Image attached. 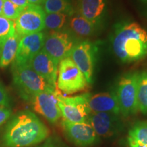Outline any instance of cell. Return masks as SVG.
<instances>
[{"label":"cell","mask_w":147,"mask_h":147,"mask_svg":"<svg viewBox=\"0 0 147 147\" xmlns=\"http://www.w3.org/2000/svg\"><path fill=\"white\" fill-rule=\"evenodd\" d=\"M61 126L67 139L77 146L89 147L100 141V137L87 121L71 123L63 119Z\"/></svg>","instance_id":"obj_10"},{"label":"cell","mask_w":147,"mask_h":147,"mask_svg":"<svg viewBox=\"0 0 147 147\" xmlns=\"http://www.w3.org/2000/svg\"><path fill=\"white\" fill-rule=\"evenodd\" d=\"M10 105V100L9 95L2 85L0 84V106L9 107Z\"/></svg>","instance_id":"obj_27"},{"label":"cell","mask_w":147,"mask_h":147,"mask_svg":"<svg viewBox=\"0 0 147 147\" xmlns=\"http://www.w3.org/2000/svg\"><path fill=\"white\" fill-rule=\"evenodd\" d=\"M14 21L9 20L0 16V49L5 42L15 34Z\"/></svg>","instance_id":"obj_23"},{"label":"cell","mask_w":147,"mask_h":147,"mask_svg":"<svg viewBox=\"0 0 147 147\" xmlns=\"http://www.w3.org/2000/svg\"><path fill=\"white\" fill-rule=\"evenodd\" d=\"M14 5L18 6V8H21L22 9H25L26 7L30 4L28 0H9Z\"/></svg>","instance_id":"obj_29"},{"label":"cell","mask_w":147,"mask_h":147,"mask_svg":"<svg viewBox=\"0 0 147 147\" xmlns=\"http://www.w3.org/2000/svg\"><path fill=\"white\" fill-rule=\"evenodd\" d=\"M119 115L107 113H91L87 119L99 137L110 138L122 131L123 123Z\"/></svg>","instance_id":"obj_11"},{"label":"cell","mask_w":147,"mask_h":147,"mask_svg":"<svg viewBox=\"0 0 147 147\" xmlns=\"http://www.w3.org/2000/svg\"><path fill=\"white\" fill-rule=\"evenodd\" d=\"M70 16L65 13L46 14L45 18V28L52 32L64 29L65 25L68 24Z\"/></svg>","instance_id":"obj_22"},{"label":"cell","mask_w":147,"mask_h":147,"mask_svg":"<svg viewBox=\"0 0 147 147\" xmlns=\"http://www.w3.org/2000/svg\"><path fill=\"white\" fill-rule=\"evenodd\" d=\"M137 102L138 111L142 115L147 116V70L139 72Z\"/></svg>","instance_id":"obj_21"},{"label":"cell","mask_w":147,"mask_h":147,"mask_svg":"<svg viewBox=\"0 0 147 147\" xmlns=\"http://www.w3.org/2000/svg\"><path fill=\"white\" fill-rule=\"evenodd\" d=\"M91 113H107L120 115L118 99L115 90L102 93H85Z\"/></svg>","instance_id":"obj_16"},{"label":"cell","mask_w":147,"mask_h":147,"mask_svg":"<svg viewBox=\"0 0 147 147\" xmlns=\"http://www.w3.org/2000/svg\"><path fill=\"white\" fill-rule=\"evenodd\" d=\"M129 147H147V121L135 123L128 132Z\"/></svg>","instance_id":"obj_19"},{"label":"cell","mask_w":147,"mask_h":147,"mask_svg":"<svg viewBox=\"0 0 147 147\" xmlns=\"http://www.w3.org/2000/svg\"><path fill=\"white\" fill-rule=\"evenodd\" d=\"M24 9L18 8L9 0H4L1 12V16L9 20L15 21Z\"/></svg>","instance_id":"obj_24"},{"label":"cell","mask_w":147,"mask_h":147,"mask_svg":"<svg viewBox=\"0 0 147 147\" xmlns=\"http://www.w3.org/2000/svg\"><path fill=\"white\" fill-rule=\"evenodd\" d=\"M49 131L37 116L29 110L14 116L3 136L5 147H28L38 144L49 137Z\"/></svg>","instance_id":"obj_2"},{"label":"cell","mask_w":147,"mask_h":147,"mask_svg":"<svg viewBox=\"0 0 147 147\" xmlns=\"http://www.w3.org/2000/svg\"><path fill=\"white\" fill-rule=\"evenodd\" d=\"M57 98L63 120L71 123L87 122L91 112L88 106L85 93L67 97L57 91Z\"/></svg>","instance_id":"obj_8"},{"label":"cell","mask_w":147,"mask_h":147,"mask_svg":"<svg viewBox=\"0 0 147 147\" xmlns=\"http://www.w3.org/2000/svg\"><path fill=\"white\" fill-rule=\"evenodd\" d=\"M139 72L131 71L119 79L116 88L120 114L125 117L136 115L138 112L137 102L138 80Z\"/></svg>","instance_id":"obj_4"},{"label":"cell","mask_w":147,"mask_h":147,"mask_svg":"<svg viewBox=\"0 0 147 147\" xmlns=\"http://www.w3.org/2000/svg\"><path fill=\"white\" fill-rule=\"evenodd\" d=\"M29 65L50 85L57 87L59 63L49 56L43 49L32 59Z\"/></svg>","instance_id":"obj_15"},{"label":"cell","mask_w":147,"mask_h":147,"mask_svg":"<svg viewBox=\"0 0 147 147\" xmlns=\"http://www.w3.org/2000/svg\"><path fill=\"white\" fill-rule=\"evenodd\" d=\"M88 84L84 74L70 58L61 61L57 79L59 91L67 95L74 94L87 89Z\"/></svg>","instance_id":"obj_5"},{"label":"cell","mask_w":147,"mask_h":147,"mask_svg":"<svg viewBox=\"0 0 147 147\" xmlns=\"http://www.w3.org/2000/svg\"><path fill=\"white\" fill-rule=\"evenodd\" d=\"M12 114V110L9 107L0 106V126L8 121Z\"/></svg>","instance_id":"obj_26"},{"label":"cell","mask_w":147,"mask_h":147,"mask_svg":"<svg viewBox=\"0 0 147 147\" xmlns=\"http://www.w3.org/2000/svg\"><path fill=\"white\" fill-rule=\"evenodd\" d=\"M80 41L70 30L51 32L45 37L42 49L59 63L64 59L70 57L71 51Z\"/></svg>","instance_id":"obj_6"},{"label":"cell","mask_w":147,"mask_h":147,"mask_svg":"<svg viewBox=\"0 0 147 147\" xmlns=\"http://www.w3.org/2000/svg\"><path fill=\"white\" fill-rule=\"evenodd\" d=\"M98 45L89 40H81L75 45L69 58L82 71L88 84L93 82L98 55Z\"/></svg>","instance_id":"obj_7"},{"label":"cell","mask_w":147,"mask_h":147,"mask_svg":"<svg viewBox=\"0 0 147 147\" xmlns=\"http://www.w3.org/2000/svg\"><path fill=\"white\" fill-rule=\"evenodd\" d=\"M140 14L147 19V0H133Z\"/></svg>","instance_id":"obj_28"},{"label":"cell","mask_w":147,"mask_h":147,"mask_svg":"<svg viewBox=\"0 0 147 147\" xmlns=\"http://www.w3.org/2000/svg\"><path fill=\"white\" fill-rule=\"evenodd\" d=\"M45 37L43 32L22 37L18 43L17 53L13 65H23L30 63L32 59L43 48Z\"/></svg>","instance_id":"obj_14"},{"label":"cell","mask_w":147,"mask_h":147,"mask_svg":"<svg viewBox=\"0 0 147 147\" xmlns=\"http://www.w3.org/2000/svg\"><path fill=\"white\" fill-rule=\"evenodd\" d=\"M29 2L32 4H35V5H40L43 4L45 0H28Z\"/></svg>","instance_id":"obj_30"},{"label":"cell","mask_w":147,"mask_h":147,"mask_svg":"<svg viewBox=\"0 0 147 147\" xmlns=\"http://www.w3.org/2000/svg\"><path fill=\"white\" fill-rule=\"evenodd\" d=\"M3 1H4V0H0V16L1 15V12H2Z\"/></svg>","instance_id":"obj_31"},{"label":"cell","mask_w":147,"mask_h":147,"mask_svg":"<svg viewBox=\"0 0 147 147\" xmlns=\"http://www.w3.org/2000/svg\"><path fill=\"white\" fill-rule=\"evenodd\" d=\"M110 45L122 63L138 61L147 56V31L136 22L120 21L113 27Z\"/></svg>","instance_id":"obj_1"},{"label":"cell","mask_w":147,"mask_h":147,"mask_svg":"<svg viewBox=\"0 0 147 147\" xmlns=\"http://www.w3.org/2000/svg\"><path fill=\"white\" fill-rule=\"evenodd\" d=\"M42 8L46 14L65 13L71 16L76 12L70 0H45Z\"/></svg>","instance_id":"obj_20"},{"label":"cell","mask_w":147,"mask_h":147,"mask_svg":"<svg viewBox=\"0 0 147 147\" xmlns=\"http://www.w3.org/2000/svg\"><path fill=\"white\" fill-rule=\"evenodd\" d=\"M43 144L37 147H67L63 142L54 138H47Z\"/></svg>","instance_id":"obj_25"},{"label":"cell","mask_w":147,"mask_h":147,"mask_svg":"<svg viewBox=\"0 0 147 147\" xmlns=\"http://www.w3.org/2000/svg\"><path fill=\"white\" fill-rule=\"evenodd\" d=\"M57 91L56 90L55 91L40 92L32 96L29 100L33 109L51 123H55L61 117L57 98Z\"/></svg>","instance_id":"obj_12"},{"label":"cell","mask_w":147,"mask_h":147,"mask_svg":"<svg viewBox=\"0 0 147 147\" xmlns=\"http://www.w3.org/2000/svg\"><path fill=\"white\" fill-rule=\"evenodd\" d=\"M68 25L71 32L80 38L91 37L99 31L94 25L77 12L69 17Z\"/></svg>","instance_id":"obj_17"},{"label":"cell","mask_w":147,"mask_h":147,"mask_svg":"<svg viewBox=\"0 0 147 147\" xmlns=\"http://www.w3.org/2000/svg\"><path fill=\"white\" fill-rule=\"evenodd\" d=\"M45 12L41 5L30 3L14 21L16 33L21 38L42 32L45 28Z\"/></svg>","instance_id":"obj_9"},{"label":"cell","mask_w":147,"mask_h":147,"mask_svg":"<svg viewBox=\"0 0 147 147\" xmlns=\"http://www.w3.org/2000/svg\"><path fill=\"white\" fill-rule=\"evenodd\" d=\"M21 38L15 32L3 44L0 49V67L4 68L8 67L11 63L14 61Z\"/></svg>","instance_id":"obj_18"},{"label":"cell","mask_w":147,"mask_h":147,"mask_svg":"<svg viewBox=\"0 0 147 147\" xmlns=\"http://www.w3.org/2000/svg\"><path fill=\"white\" fill-rule=\"evenodd\" d=\"M14 84L23 99L29 100L37 93L43 91H55L56 88L50 85L38 74L30 65H15L12 67Z\"/></svg>","instance_id":"obj_3"},{"label":"cell","mask_w":147,"mask_h":147,"mask_svg":"<svg viewBox=\"0 0 147 147\" xmlns=\"http://www.w3.org/2000/svg\"><path fill=\"white\" fill-rule=\"evenodd\" d=\"M77 13L91 22L99 31L105 25L108 0H77Z\"/></svg>","instance_id":"obj_13"}]
</instances>
